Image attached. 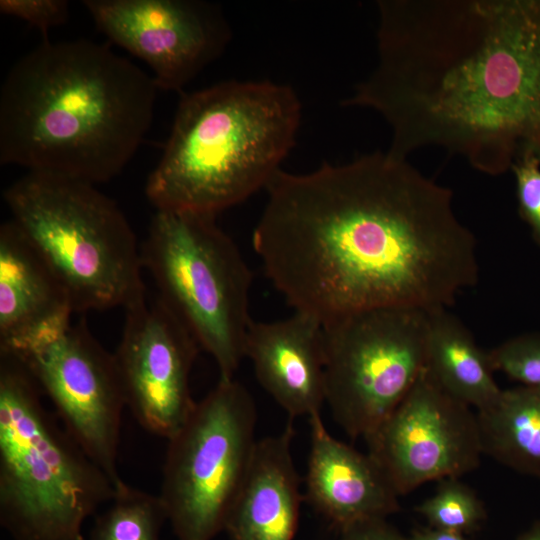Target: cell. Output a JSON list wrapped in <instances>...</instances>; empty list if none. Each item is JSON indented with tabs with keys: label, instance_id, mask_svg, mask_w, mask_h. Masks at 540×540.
<instances>
[{
	"label": "cell",
	"instance_id": "cell-1",
	"mask_svg": "<svg viewBox=\"0 0 540 540\" xmlns=\"http://www.w3.org/2000/svg\"><path fill=\"white\" fill-rule=\"evenodd\" d=\"M252 245L294 311L322 323L380 307L447 309L479 278L476 239L453 193L387 151L282 169Z\"/></svg>",
	"mask_w": 540,
	"mask_h": 540
},
{
	"label": "cell",
	"instance_id": "cell-2",
	"mask_svg": "<svg viewBox=\"0 0 540 540\" xmlns=\"http://www.w3.org/2000/svg\"><path fill=\"white\" fill-rule=\"evenodd\" d=\"M378 61L342 105L374 110L387 152L425 147L497 176L540 158V0H379Z\"/></svg>",
	"mask_w": 540,
	"mask_h": 540
},
{
	"label": "cell",
	"instance_id": "cell-3",
	"mask_svg": "<svg viewBox=\"0 0 540 540\" xmlns=\"http://www.w3.org/2000/svg\"><path fill=\"white\" fill-rule=\"evenodd\" d=\"M158 87L108 44L43 42L0 89V163L91 184L120 174L148 133Z\"/></svg>",
	"mask_w": 540,
	"mask_h": 540
},
{
	"label": "cell",
	"instance_id": "cell-4",
	"mask_svg": "<svg viewBox=\"0 0 540 540\" xmlns=\"http://www.w3.org/2000/svg\"><path fill=\"white\" fill-rule=\"evenodd\" d=\"M300 120L285 84L228 80L182 93L147 199L156 210L211 215L243 202L281 170Z\"/></svg>",
	"mask_w": 540,
	"mask_h": 540
},
{
	"label": "cell",
	"instance_id": "cell-5",
	"mask_svg": "<svg viewBox=\"0 0 540 540\" xmlns=\"http://www.w3.org/2000/svg\"><path fill=\"white\" fill-rule=\"evenodd\" d=\"M41 397L25 368L0 353V524L12 540H85V521L116 486Z\"/></svg>",
	"mask_w": 540,
	"mask_h": 540
},
{
	"label": "cell",
	"instance_id": "cell-6",
	"mask_svg": "<svg viewBox=\"0 0 540 540\" xmlns=\"http://www.w3.org/2000/svg\"><path fill=\"white\" fill-rule=\"evenodd\" d=\"M3 198L73 313L125 309L146 293L136 235L116 202L94 184L28 172Z\"/></svg>",
	"mask_w": 540,
	"mask_h": 540
},
{
	"label": "cell",
	"instance_id": "cell-7",
	"mask_svg": "<svg viewBox=\"0 0 540 540\" xmlns=\"http://www.w3.org/2000/svg\"><path fill=\"white\" fill-rule=\"evenodd\" d=\"M157 295L215 361L219 378H234L252 321V272L216 215L156 210L141 246Z\"/></svg>",
	"mask_w": 540,
	"mask_h": 540
},
{
	"label": "cell",
	"instance_id": "cell-8",
	"mask_svg": "<svg viewBox=\"0 0 540 540\" xmlns=\"http://www.w3.org/2000/svg\"><path fill=\"white\" fill-rule=\"evenodd\" d=\"M253 397L219 378L168 439L161 497L177 540H213L224 531L257 444Z\"/></svg>",
	"mask_w": 540,
	"mask_h": 540
},
{
	"label": "cell",
	"instance_id": "cell-9",
	"mask_svg": "<svg viewBox=\"0 0 540 540\" xmlns=\"http://www.w3.org/2000/svg\"><path fill=\"white\" fill-rule=\"evenodd\" d=\"M429 312L380 307L323 323L325 404L352 438H366L426 366Z\"/></svg>",
	"mask_w": 540,
	"mask_h": 540
},
{
	"label": "cell",
	"instance_id": "cell-10",
	"mask_svg": "<svg viewBox=\"0 0 540 540\" xmlns=\"http://www.w3.org/2000/svg\"><path fill=\"white\" fill-rule=\"evenodd\" d=\"M72 315L56 318L0 347L28 372L52 402L61 424L114 485L123 409V389L113 353Z\"/></svg>",
	"mask_w": 540,
	"mask_h": 540
},
{
	"label": "cell",
	"instance_id": "cell-11",
	"mask_svg": "<svg viewBox=\"0 0 540 540\" xmlns=\"http://www.w3.org/2000/svg\"><path fill=\"white\" fill-rule=\"evenodd\" d=\"M364 441L399 496L430 481L470 473L483 456L476 413L448 394L426 366Z\"/></svg>",
	"mask_w": 540,
	"mask_h": 540
},
{
	"label": "cell",
	"instance_id": "cell-12",
	"mask_svg": "<svg viewBox=\"0 0 540 540\" xmlns=\"http://www.w3.org/2000/svg\"><path fill=\"white\" fill-rule=\"evenodd\" d=\"M124 311L113 355L126 407L144 430L168 440L195 407L190 374L200 347L158 295L146 291Z\"/></svg>",
	"mask_w": 540,
	"mask_h": 540
},
{
	"label": "cell",
	"instance_id": "cell-13",
	"mask_svg": "<svg viewBox=\"0 0 540 540\" xmlns=\"http://www.w3.org/2000/svg\"><path fill=\"white\" fill-rule=\"evenodd\" d=\"M96 27L144 61L158 89L184 87L225 49L230 28L219 5L198 0H84Z\"/></svg>",
	"mask_w": 540,
	"mask_h": 540
},
{
	"label": "cell",
	"instance_id": "cell-14",
	"mask_svg": "<svg viewBox=\"0 0 540 540\" xmlns=\"http://www.w3.org/2000/svg\"><path fill=\"white\" fill-rule=\"evenodd\" d=\"M244 356L264 390L290 419L321 413L325 404L323 323L299 311L270 322L252 320Z\"/></svg>",
	"mask_w": 540,
	"mask_h": 540
},
{
	"label": "cell",
	"instance_id": "cell-15",
	"mask_svg": "<svg viewBox=\"0 0 540 540\" xmlns=\"http://www.w3.org/2000/svg\"><path fill=\"white\" fill-rule=\"evenodd\" d=\"M305 500L339 531L400 510L399 494L368 454L333 437L321 413L309 417Z\"/></svg>",
	"mask_w": 540,
	"mask_h": 540
},
{
	"label": "cell",
	"instance_id": "cell-16",
	"mask_svg": "<svg viewBox=\"0 0 540 540\" xmlns=\"http://www.w3.org/2000/svg\"><path fill=\"white\" fill-rule=\"evenodd\" d=\"M292 419L278 434L257 441L227 517L230 540H293L303 496L292 455Z\"/></svg>",
	"mask_w": 540,
	"mask_h": 540
},
{
	"label": "cell",
	"instance_id": "cell-17",
	"mask_svg": "<svg viewBox=\"0 0 540 540\" xmlns=\"http://www.w3.org/2000/svg\"><path fill=\"white\" fill-rule=\"evenodd\" d=\"M74 314L45 264L12 220L0 227V346Z\"/></svg>",
	"mask_w": 540,
	"mask_h": 540
},
{
	"label": "cell",
	"instance_id": "cell-18",
	"mask_svg": "<svg viewBox=\"0 0 540 540\" xmlns=\"http://www.w3.org/2000/svg\"><path fill=\"white\" fill-rule=\"evenodd\" d=\"M426 368L448 394L477 411L493 404L502 391L488 351L447 309L429 313Z\"/></svg>",
	"mask_w": 540,
	"mask_h": 540
},
{
	"label": "cell",
	"instance_id": "cell-19",
	"mask_svg": "<svg viewBox=\"0 0 540 540\" xmlns=\"http://www.w3.org/2000/svg\"><path fill=\"white\" fill-rule=\"evenodd\" d=\"M476 415L483 455L540 479V390L502 389L497 400Z\"/></svg>",
	"mask_w": 540,
	"mask_h": 540
},
{
	"label": "cell",
	"instance_id": "cell-20",
	"mask_svg": "<svg viewBox=\"0 0 540 540\" xmlns=\"http://www.w3.org/2000/svg\"><path fill=\"white\" fill-rule=\"evenodd\" d=\"M168 515L161 497L122 481L85 540H160Z\"/></svg>",
	"mask_w": 540,
	"mask_h": 540
},
{
	"label": "cell",
	"instance_id": "cell-21",
	"mask_svg": "<svg viewBox=\"0 0 540 540\" xmlns=\"http://www.w3.org/2000/svg\"><path fill=\"white\" fill-rule=\"evenodd\" d=\"M435 493L417 507L430 527L463 535L479 529L486 519L483 502L475 491L459 478L439 481Z\"/></svg>",
	"mask_w": 540,
	"mask_h": 540
},
{
	"label": "cell",
	"instance_id": "cell-22",
	"mask_svg": "<svg viewBox=\"0 0 540 540\" xmlns=\"http://www.w3.org/2000/svg\"><path fill=\"white\" fill-rule=\"evenodd\" d=\"M494 371H500L522 386L540 390V334H523L488 351Z\"/></svg>",
	"mask_w": 540,
	"mask_h": 540
},
{
	"label": "cell",
	"instance_id": "cell-23",
	"mask_svg": "<svg viewBox=\"0 0 540 540\" xmlns=\"http://www.w3.org/2000/svg\"><path fill=\"white\" fill-rule=\"evenodd\" d=\"M510 170L515 177L519 214L540 246V158L533 152H526Z\"/></svg>",
	"mask_w": 540,
	"mask_h": 540
},
{
	"label": "cell",
	"instance_id": "cell-24",
	"mask_svg": "<svg viewBox=\"0 0 540 540\" xmlns=\"http://www.w3.org/2000/svg\"><path fill=\"white\" fill-rule=\"evenodd\" d=\"M0 12L36 27L46 40L51 28L68 21L69 3L65 0H1Z\"/></svg>",
	"mask_w": 540,
	"mask_h": 540
},
{
	"label": "cell",
	"instance_id": "cell-25",
	"mask_svg": "<svg viewBox=\"0 0 540 540\" xmlns=\"http://www.w3.org/2000/svg\"><path fill=\"white\" fill-rule=\"evenodd\" d=\"M340 540H409L387 518L356 522L340 530Z\"/></svg>",
	"mask_w": 540,
	"mask_h": 540
},
{
	"label": "cell",
	"instance_id": "cell-26",
	"mask_svg": "<svg viewBox=\"0 0 540 540\" xmlns=\"http://www.w3.org/2000/svg\"><path fill=\"white\" fill-rule=\"evenodd\" d=\"M409 540H467L465 535L433 527H417L411 531Z\"/></svg>",
	"mask_w": 540,
	"mask_h": 540
},
{
	"label": "cell",
	"instance_id": "cell-27",
	"mask_svg": "<svg viewBox=\"0 0 540 540\" xmlns=\"http://www.w3.org/2000/svg\"><path fill=\"white\" fill-rule=\"evenodd\" d=\"M516 540H540V520L518 536Z\"/></svg>",
	"mask_w": 540,
	"mask_h": 540
}]
</instances>
